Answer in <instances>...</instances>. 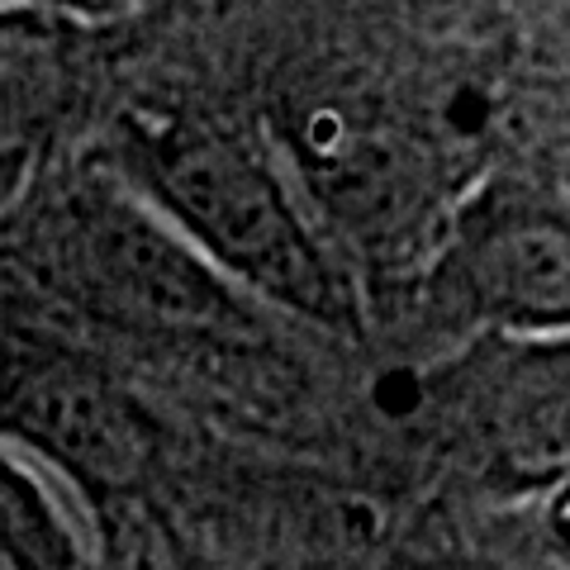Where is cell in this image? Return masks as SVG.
<instances>
[{"instance_id":"6da1fadb","label":"cell","mask_w":570,"mask_h":570,"mask_svg":"<svg viewBox=\"0 0 570 570\" xmlns=\"http://www.w3.org/2000/svg\"><path fill=\"white\" fill-rule=\"evenodd\" d=\"M124 186L186 238L234 291L318 328L356 324V291L291 163L214 119L142 124Z\"/></svg>"},{"instance_id":"7a4b0ae2","label":"cell","mask_w":570,"mask_h":570,"mask_svg":"<svg viewBox=\"0 0 570 570\" xmlns=\"http://www.w3.org/2000/svg\"><path fill=\"white\" fill-rule=\"evenodd\" d=\"M48 272L62 295L176 343L234 347L253 333V299L234 291L129 186L62 195L48 209Z\"/></svg>"},{"instance_id":"3957f363","label":"cell","mask_w":570,"mask_h":570,"mask_svg":"<svg viewBox=\"0 0 570 570\" xmlns=\"http://www.w3.org/2000/svg\"><path fill=\"white\" fill-rule=\"evenodd\" d=\"M0 448L33 456L86 499L153 466V423L124 390L43 343H0Z\"/></svg>"},{"instance_id":"277c9868","label":"cell","mask_w":570,"mask_h":570,"mask_svg":"<svg viewBox=\"0 0 570 570\" xmlns=\"http://www.w3.org/2000/svg\"><path fill=\"white\" fill-rule=\"evenodd\" d=\"M442 276L490 333H570V195L485 186L461 200Z\"/></svg>"},{"instance_id":"5b68a950","label":"cell","mask_w":570,"mask_h":570,"mask_svg":"<svg viewBox=\"0 0 570 570\" xmlns=\"http://www.w3.org/2000/svg\"><path fill=\"white\" fill-rule=\"evenodd\" d=\"M456 423L494 494L570 475V333H490L456 371Z\"/></svg>"},{"instance_id":"8992f818","label":"cell","mask_w":570,"mask_h":570,"mask_svg":"<svg viewBox=\"0 0 570 570\" xmlns=\"http://www.w3.org/2000/svg\"><path fill=\"white\" fill-rule=\"evenodd\" d=\"M96 91V24L0 0V224L52 171Z\"/></svg>"},{"instance_id":"52a82bcc","label":"cell","mask_w":570,"mask_h":570,"mask_svg":"<svg viewBox=\"0 0 570 570\" xmlns=\"http://www.w3.org/2000/svg\"><path fill=\"white\" fill-rule=\"evenodd\" d=\"M0 570H100L91 499L0 448Z\"/></svg>"},{"instance_id":"ba28073f","label":"cell","mask_w":570,"mask_h":570,"mask_svg":"<svg viewBox=\"0 0 570 570\" xmlns=\"http://www.w3.org/2000/svg\"><path fill=\"white\" fill-rule=\"evenodd\" d=\"M376 570H513V566L499 551H480V547H419L381 561Z\"/></svg>"},{"instance_id":"9c48e42d","label":"cell","mask_w":570,"mask_h":570,"mask_svg":"<svg viewBox=\"0 0 570 570\" xmlns=\"http://www.w3.org/2000/svg\"><path fill=\"white\" fill-rule=\"evenodd\" d=\"M542 551L547 570H570V475L542 494Z\"/></svg>"},{"instance_id":"30bf717a","label":"cell","mask_w":570,"mask_h":570,"mask_svg":"<svg viewBox=\"0 0 570 570\" xmlns=\"http://www.w3.org/2000/svg\"><path fill=\"white\" fill-rule=\"evenodd\" d=\"M29 6H43V10H58V14H71V20H86V24H105L115 14L142 6V0H29Z\"/></svg>"}]
</instances>
